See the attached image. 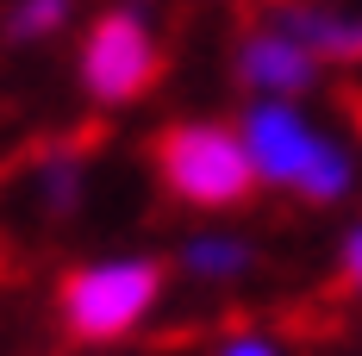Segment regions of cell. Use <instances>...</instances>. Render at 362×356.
I'll return each mask as SVG.
<instances>
[{
	"mask_svg": "<svg viewBox=\"0 0 362 356\" xmlns=\"http://www.w3.org/2000/svg\"><path fill=\"white\" fill-rule=\"evenodd\" d=\"M163 176L187 207H238L250 194V150L238 132L206 125V119H187L163 138Z\"/></svg>",
	"mask_w": 362,
	"mask_h": 356,
	"instance_id": "obj_3",
	"label": "cell"
},
{
	"mask_svg": "<svg viewBox=\"0 0 362 356\" xmlns=\"http://www.w3.org/2000/svg\"><path fill=\"white\" fill-rule=\"evenodd\" d=\"M37 200L50 213H75V200H81V163L75 156H44L37 163Z\"/></svg>",
	"mask_w": 362,
	"mask_h": 356,
	"instance_id": "obj_8",
	"label": "cell"
},
{
	"mask_svg": "<svg viewBox=\"0 0 362 356\" xmlns=\"http://www.w3.org/2000/svg\"><path fill=\"white\" fill-rule=\"evenodd\" d=\"M250 263H256V250L244 238H231V231H200V238L181 244V269L194 282H238Z\"/></svg>",
	"mask_w": 362,
	"mask_h": 356,
	"instance_id": "obj_7",
	"label": "cell"
},
{
	"mask_svg": "<svg viewBox=\"0 0 362 356\" xmlns=\"http://www.w3.org/2000/svg\"><path fill=\"white\" fill-rule=\"evenodd\" d=\"M218 356H281L275 350V338H262V331H238V338H225Z\"/></svg>",
	"mask_w": 362,
	"mask_h": 356,
	"instance_id": "obj_10",
	"label": "cell"
},
{
	"mask_svg": "<svg viewBox=\"0 0 362 356\" xmlns=\"http://www.w3.org/2000/svg\"><path fill=\"white\" fill-rule=\"evenodd\" d=\"M57 25H69V0H13V13H6V32L19 38V44L50 38Z\"/></svg>",
	"mask_w": 362,
	"mask_h": 356,
	"instance_id": "obj_9",
	"label": "cell"
},
{
	"mask_svg": "<svg viewBox=\"0 0 362 356\" xmlns=\"http://www.w3.org/2000/svg\"><path fill=\"white\" fill-rule=\"evenodd\" d=\"M275 25L306 44L319 63H356L362 57V13H331V6H281Z\"/></svg>",
	"mask_w": 362,
	"mask_h": 356,
	"instance_id": "obj_6",
	"label": "cell"
},
{
	"mask_svg": "<svg viewBox=\"0 0 362 356\" xmlns=\"http://www.w3.org/2000/svg\"><path fill=\"white\" fill-rule=\"evenodd\" d=\"M156 294H163V269L150 256H107V263H88L63 282V319L75 338L107 344V338H125L150 319Z\"/></svg>",
	"mask_w": 362,
	"mask_h": 356,
	"instance_id": "obj_2",
	"label": "cell"
},
{
	"mask_svg": "<svg viewBox=\"0 0 362 356\" xmlns=\"http://www.w3.org/2000/svg\"><path fill=\"white\" fill-rule=\"evenodd\" d=\"M238 75L256 88V101H293L300 88H313L319 57L306 44H293L281 25H269V32H256V38L238 44Z\"/></svg>",
	"mask_w": 362,
	"mask_h": 356,
	"instance_id": "obj_5",
	"label": "cell"
},
{
	"mask_svg": "<svg viewBox=\"0 0 362 356\" xmlns=\"http://www.w3.org/2000/svg\"><path fill=\"white\" fill-rule=\"evenodd\" d=\"M238 138L250 150L256 181H269V188H293V194H306L319 207L350 194V176H356L350 169V150L331 144L293 101H250Z\"/></svg>",
	"mask_w": 362,
	"mask_h": 356,
	"instance_id": "obj_1",
	"label": "cell"
},
{
	"mask_svg": "<svg viewBox=\"0 0 362 356\" xmlns=\"http://www.w3.org/2000/svg\"><path fill=\"white\" fill-rule=\"evenodd\" d=\"M150 75H156V38H150V19L138 6H119L107 13L88 44H81V81H88V94L94 101H132V94H144Z\"/></svg>",
	"mask_w": 362,
	"mask_h": 356,
	"instance_id": "obj_4",
	"label": "cell"
},
{
	"mask_svg": "<svg viewBox=\"0 0 362 356\" xmlns=\"http://www.w3.org/2000/svg\"><path fill=\"white\" fill-rule=\"evenodd\" d=\"M344 275H350V282L362 287V225L350 231V238H344Z\"/></svg>",
	"mask_w": 362,
	"mask_h": 356,
	"instance_id": "obj_11",
	"label": "cell"
}]
</instances>
